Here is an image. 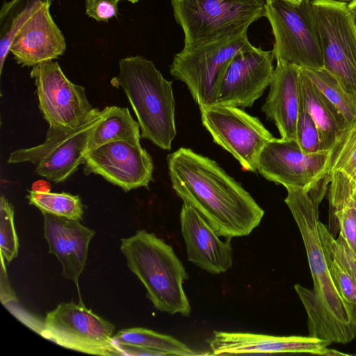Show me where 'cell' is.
<instances>
[{
    "label": "cell",
    "instance_id": "obj_1",
    "mask_svg": "<svg viewBox=\"0 0 356 356\" xmlns=\"http://www.w3.org/2000/svg\"><path fill=\"white\" fill-rule=\"evenodd\" d=\"M172 187L184 204L191 206L218 236L249 235L264 211L250 194L215 161L180 147L167 156Z\"/></svg>",
    "mask_w": 356,
    "mask_h": 356
},
{
    "label": "cell",
    "instance_id": "obj_2",
    "mask_svg": "<svg viewBox=\"0 0 356 356\" xmlns=\"http://www.w3.org/2000/svg\"><path fill=\"white\" fill-rule=\"evenodd\" d=\"M285 203L299 229L313 280V289H294L307 314L309 336L346 343L356 337V313L344 301L332 279L320 240L318 206L302 188L285 187Z\"/></svg>",
    "mask_w": 356,
    "mask_h": 356
},
{
    "label": "cell",
    "instance_id": "obj_3",
    "mask_svg": "<svg viewBox=\"0 0 356 356\" xmlns=\"http://www.w3.org/2000/svg\"><path fill=\"white\" fill-rule=\"evenodd\" d=\"M128 268L147 291L154 307L169 314L189 316L191 307L183 288L188 275L171 245L152 233L138 230L121 239Z\"/></svg>",
    "mask_w": 356,
    "mask_h": 356
},
{
    "label": "cell",
    "instance_id": "obj_4",
    "mask_svg": "<svg viewBox=\"0 0 356 356\" xmlns=\"http://www.w3.org/2000/svg\"><path fill=\"white\" fill-rule=\"evenodd\" d=\"M52 0L4 1L0 15V71L9 52L22 67L62 56L65 37L49 10Z\"/></svg>",
    "mask_w": 356,
    "mask_h": 356
},
{
    "label": "cell",
    "instance_id": "obj_5",
    "mask_svg": "<svg viewBox=\"0 0 356 356\" xmlns=\"http://www.w3.org/2000/svg\"><path fill=\"white\" fill-rule=\"evenodd\" d=\"M119 69L113 79L129 101L141 138L170 150L177 134L172 82L166 80L151 60L140 55L120 59Z\"/></svg>",
    "mask_w": 356,
    "mask_h": 356
},
{
    "label": "cell",
    "instance_id": "obj_6",
    "mask_svg": "<svg viewBox=\"0 0 356 356\" xmlns=\"http://www.w3.org/2000/svg\"><path fill=\"white\" fill-rule=\"evenodd\" d=\"M173 15L192 49L248 31L266 17V0H171Z\"/></svg>",
    "mask_w": 356,
    "mask_h": 356
},
{
    "label": "cell",
    "instance_id": "obj_7",
    "mask_svg": "<svg viewBox=\"0 0 356 356\" xmlns=\"http://www.w3.org/2000/svg\"><path fill=\"white\" fill-rule=\"evenodd\" d=\"M106 113V107L102 111L95 108L79 126L49 127L43 143L11 152L7 162L31 163L38 175L54 183L64 181L84 163L89 140Z\"/></svg>",
    "mask_w": 356,
    "mask_h": 356
},
{
    "label": "cell",
    "instance_id": "obj_8",
    "mask_svg": "<svg viewBox=\"0 0 356 356\" xmlns=\"http://www.w3.org/2000/svg\"><path fill=\"white\" fill-rule=\"evenodd\" d=\"M266 17L275 38L273 51L276 61L282 60L300 68H324L310 0L293 4L284 0L266 2Z\"/></svg>",
    "mask_w": 356,
    "mask_h": 356
},
{
    "label": "cell",
    "instance_id": "obj_9",
    "mask_svg": "<svg viewBox=\"0 0 356 356\" xmlns=\"http://www.w3.org/2000/svg\"><path fill=\"white\" fill-rule=\"evenodd\" d=\"M248 31L192 49H183L174 56L170 73L184 82L200 110L214 105L220 78L232 58L254 47Z\"/></svg>",
    "mask_w": 356,
    "mask_h": 356
},
{
    "label": "cell",
    "instance_id": "obj_10",
    "mask_svg": "<svg viewBox=\"0 0 356 356\" xmlns=\"http://www.w3.org/2000/svg\"><path fill=\"white\" fill-rule=\"evenodd\" d=\"M324 68L356 102V31L348 2L310 0Z\"/></svg>",
    "mask_w": 356,
    "mask_h": 356
},
{
    "label": "cell",
    "instance_id": "obj_11",
    "mask_svg": "<svg viewBox=\"0 0 356 356\" xmlns=\"http://www.w3.org/2000/svg\"><path fill=\"white\" fill-rule=\"evenodd\" d=\"M115 326L79 304L62 302L48 312L40 334L64 348L83 353L122 355L113 340Z\"/></svg>",
    "mask_w": 356,
    "mask_h": 356
},
{
    "label": "cell",
    "instance_id": "obj_12",
    "mask_svg": "<svg viewBox=\"0 0 356 356\" xmlns=\"http://www.w3.org/2000/svg\"><path fill=\"white\" fill-rule=\"evenodd\" d=\"M203 126L214 143L229 152L243 170L257 172L259 155L274 137L260 120L238 107L213 105L200 110Z\"/></svg>",
    "mask_w": 356,
    "mask_h": 356
},
{
    "label": "cell",
    "instance_id": "obj_13",
    "mask_svg": "<svg viewBox=\"0 0 356 356\" xmlns=\"http://www.w3.org/2000/svg\"><path fill=\"white\" fill-rule=\"evenodd\" d=\"M30 76L35 81L39 108L49 127H75L94 112L84 87L71 82L56 61L33 67Z\"/></svg>",
    "mask_w": 356,
    "mask_h": 356
},
{
    "label": "cell",
    "instance_id": "obj_14",
    "mask_svg": "<svg viewBox=\"0 0 356 356\" xmlns=\"http://www.w3.org/2000/svg\"><path fill=\"white\" fill-rule=\"evenodd\" d=\"M328 150L305 154L296 139L274 138L262 149L257 171L267 180L284 187L309 191L326 175Z\"/></svg>",
    "mask_w": 356,
    "mask_h": 356
},
{
    "label": "cell",
    "instance_id": "obj_15",
    "mask_svg": "<svg viewBox=\"0 0 356 356\" xmlns=\"http://www.w3.org/2000/svg\"><path fill=\"white\" fill-rule=\"evenodd\" d=\"M274 59L273 50L255 47L236 54L220 78L214 105L251 107L271 83Z\"/></svg>",
    "mask_w": 356,
    "mask_h": 356
},
{
    "label": "cell",
    "instance_id": "obj_16",
    "mask_svg": "<svg viewBox=\"0 0 356 356\" xmlns=\"http://www.w3.org/2000/svg\"><path fill=\"white\" fill-rule=\"evenodd\" d=\"M83 164L86 175H99L125 191L148 188L152 180L153 161L140 145L124 141L104 144L89 154Z\"/></svg>",
    "mask_w": 356,
    "mask_h": 356
},
{
    "label": "cell",
    "instance_id": "obj_17",
    "mask_svg": "<svg viewBox=\"0 0 356 356\" xmlns=\"http://www.w3.org/2000/svg\"><path fill=\"white\" fill-rule=\"evenodd\" d=\"M211 353L225 356L261 353H309L325 355L330 341L314 337H277L250 332L214 331L207 340Z\"/></svg>",
    "mask_w": 356,
    "mask_h": 356
},
{
    "label": "cell",
    "instance_id": "obj_18",
    "mask_svg": "<svg viewBox=\"0 0 356 356\" xmlns=\"http://www.w3.org/2000/svg\"><path fill=\"white\" fill-rule=\"evenodd\" d=\"M179 220L189 261L213 275L225 273L232 268V238L220 240L209 224L190 205L183 204Z\"/></svg>",
    "mask_w": 356,
    "mask_h": 356
},
{
    "label": "cell",
    "instance_id": "obj_19",
    "mask_svg": "<svg viewBox=\"0 0 356 356\" xmlns=\"http://www.w3.org/2000/svg\"><path fill=\"white\" fill-rule=\"evenodd\" d=\"M44 236L49 245V253L60 263L62 275L79 288V279L86 266L89 243L95 231L78 220L68 219L50 213H42Z\"/></svg>",
    "mask_w": 356,
    "mask_h": 356
},
{
    "label": "cell",
    "instance_id": "obj_20",
    "mask_svg": "<svg viewBox=\"0 0 356 356\" xmlns=\"http://www.w3.org/2000/svg\"><path fill=\"white\" fill-rule=\"evenodd\" d=\"M300 67L277 60L261 111L285 140L296 138Z\"/></svg>",
    "mask_w": 356,
    "mask_h": 356
},
{
    "label": "cell",
    "instance_id": "obj_21",
    "mask_svg": "<svg viewBox=\"0 0 356 356\" xmlns=\"http://www.w3.org/2000/svg\"><path fill=\"white\" fill-rule=\"evenodd\" d=\"M299 89L318 129L321 151L329 150L347 125L338 108L300 68Z\"/></svg>",
    "mask_w": 356,
    "mask_h": 356
},
{
    "label": "cell",
    "instance_id": "obj_22",
    "mask_svg": "<svg viewBox=\"0 0 356 356\" xmlns=\"http://www.w3.org/2000/svg\"><path fill=\"white\" fill-rule=\"evenodd\" d=\"M329 189L330 233L339 230V235L346 241L356 254V207L353 197L355 182L344 173H330Z\"/></svg>",
    "mask_w": 356,
    "mask_h": 356
},
{
    "label": "cell",
    "instance_id": "obj_23",
    "mask_svg": "<svg viewBox=\"0 0 356 356\" xmlns=\"http://www.w3.org/2000/svg\"><path fill=\"white\" fill-rule=\"evenodd\" d=\"M106 113L92 134L86 156L99 147L111 142L124 141L140 145V125L126 107L106 106Z\"/></svg>",
    "mask_w": 356,
    "mask_h": 356
},
{
    "label": "cell",
    "instance_id": "obj_24",
    "mask_svg": "<svg viewBox=\"0 0 356 356\" xmlns=\"http://www.w3.org/2000/svg\"><path fill=\"white\" fill-rule=\"evenodd\" d=\"M113 341L120 346L149 349L165 355L195 356L202 354L194 352L187 345L167 334H160L143 327L121 330L113 336Z\"/></svg>",
    "mask_w": 356,
    "mask_h": 356
},
{
    "label": "cell",
    "instance_id": "obj_25",
    "mask_svg": "<svg viewBox=\"0 0 356 356\" xmlns=\"http://www.w3.org/2000/svg\"><path fill=\"white\" fill-rule=\"evenodd\" d=\"M318 229L321 246L334 285L344 301L356 313V280L343 266L336 255L334 248L335 237L320 221Z\"/></svg>",
    "mask_w": 356,
    "mask_h": 356
},
{
    "label": "cell",
    "instance_id": "obj_26",
    "mask_svg": "<svg viewBox=\"0 0 356 356\" xmlns=\"http://www.w3.org/2000/svg\"><path fill=\"white\" fill-rule=\"evenodd\" d=\"M305 75L338 108L347 123L356 119V102L326 69L300 68Z\"/></svg>",
    "mask_w": 356,
    "mask_h": 356
},
{
    "label": "cell",
    "instance_id": "obj_27",
    "mask_svg": "<svg viewBox=\"0 0 356 356\" xmlns=\"http://www.w3.org/2000/svg\"><path fill=\"white\" fill-rule=\"evenodd\" d=\"M339 171L353 179L356 177V119L347 124L328 150L325 172Z\"/></svg>",
    "mask_w": 356,
    "mask_h": 356
},
{
    "label": "cell",
    "instance_id": "obj_28",
    "mask_svg": "<svg viewBox=\"0 0 356 356\" xmlns=\"http://www.w3.org/2000/svg\"><path fill=\"white\" fill-rule=\"evenodd\" d=\"M26 196L30 204L42 213H50L68 219L82 220L83 206L79 195L67 193H38L29 191Z\"/></svg>",
    "mask_w": 356,
    "mask_h": 356
},
{
    "label": "cell",
    "instance_id": "obj_29",
    "mask_svg": "<svg viewBox=\"0 0 356 356\" xmlns=\"http://www.w3.org/2000/svg\"><path fill=\"white\" fill-rule=\"evenodd\" d=\"M19 242L14 225V211L4 195L0 199L1 257L9 264L18 254Z\"/></svg>",
    "mask_w": 356,
    "mask_h": 356
},
{
    "label": "cell",
    "instance_id": "obj_30",
    "mask_svg": "<svg viewBox=\"0 0 356 356\" xmlns=\"http://www.w3.org/2000/svg\"><path fill=\"white\" fill-rule=\"evenodd\" d=\"M296 139L305 154H312L321 151L318 129L307 109L300 89Z\"/></svg>",
    "mask_w": 356,
    "mask_h": 356
},
{
    "label": "cell",
    "instance_id": "obj_31",
    "mask_svg": "<svg viewBox=\"0 0 356 356\" xmlns=\"http://www.w3.org/2000/svg\"><path fill=\"white\" fill-rule=\"evenodd\" d=\"M120 0H86V14L97 22H108L118 14Z\"/></svg>",
    "mask_w": 356,
    "mask_h": 356
},
{
    "label": "cell",
    "instance_id": "obj_32",
    "mask_svg": "<svg viewBox=\"0 0 356 356\" xmlns=\"http://www.w3.org/2000/svg\"><path fill=\"white\" fill-rule=\"evenodd\" d=\"M334 248L341 264L356 280V254L340 235L334 238Z\"/></svg>",
    "mask_w": 356,
    "mask_h": 356
},
{
    "label": "cell",
    "instance_id": "obj_33",
    "mask_svg": "<svg viewBox=\"0 0 356 356\" xmlns=\"http://www.w3.org/2000/svg\"><path fill=\"white\" fill-rule=\"evenodd\" d=\"M1 301L3 305L12 301L17 302V298L8 280L5 261L1 257Z\"/></svg>",
    "mask_w": 356,
    "mask_h": 356
},
{
    "label": "cell",
    "instance_id": "obj_34",
    "mask_svg": "<svg viewBox=\"0 0 356 356\" xmlns=\"http://www.w3.org/2000/svg\"><path fill=\"white\" fill-rule=\"evenodd\" d=\"M51 190V185L44 180H38L35 181L31 186V191L38 193H49Z\"/></svg>",
    "mask_w": 356,
    "mask_h": 356
},
{
    "label": "cell",
    "instance_id": "obj_35",
    "mask_svg": "<svg viewBox=\"0 0 356 356\" xmlns=\"http://www.w3.org/2000/svg\"><path fill=\"white\" fill-rule=\"evenodd\" d=\"M348 9L356 31V0L348 2Z\"/></svg>",
    "mask_w": 356,
    "mask_h": 356
},
{
    "label": "cell",
    "instance_id": "obj_36",
    "mask_svg": "<svg viewBox=\"0 0 356 356\" xmlns=\"http://www.w3.org/2000/svg\"><path fill=\"white\" fill-rule=\"evenodd\" d=\"M326 356H336V355H347L346 353L339 352L337 350L327 348L325 355Z\"/></svg>",
    "mask_w": 356,
    "mask_h": 356
},
{
    "label": "cell",
    "instance_id": "obj_37",
    "mask_svg": "<svg viewBox=\"0 0 356 356\" xmlns=\"http://www.w3.org/2000/svg\"><path fill=\"white\" fill-rule=\"evenodd\" d=\"M269 1H270V0H266V2ZM284 1H288V2L293 3V4H298L301 2L302 0H284Z\"/></svg>",
    "mask_w": 356,
    "mask_h": 356
},
{
    "label": "cell",
    "instance_id": "obj_38",
    "mask_svg": "<svg viewBox=\"0 0 356 356\" xmlns=\"http://www.w3.org/2000/svg\"><path fill=\"white\" fill-rule=\"evenodd\" d=\"M353 197L355 204L356 207V183H355V185L354 186L353 191Z\"/></svg>",
    "mask_w": 356,
    "mask_h": 356
},
{
    "label": "cell",
    "instance_id": "obj_39",
    "mask_svg": "<svg viewBox=\"0 0 356 356\" xmlns=\"http://www.w3.org/2000/svg\"><path fill=\"white\" fill-rule=\"evenodd\" d=\"M125 1H128L131 2V3H136L138 2L140 0H125Z\"/></svg>",
    "mask_w": 356,
    "mask_h": 356
},
{
    "label": "cell",
    "instance_id": "obj_40",
    "mask_svg": "<svg viewBox=\"0 0 356 356\" xmlns=\"http://www.w3.org/2000/svg\"><path fill=\"white\" fill-rule=\"evenodd\" d=\"M335 1H343V2H350L353 0H335Z\"/></svg>",
    "mask_w": 356,
    "mask_h": 356
},
{
    "label": "cell",
    "instance_id": "obj_41",
    "mask_svg": "<svg viewBox=\"0 0 356 356\" xmlns=\"http://www.w3.org/2000/svg\"><path fill=\"white\" fill-rule=\"evenodd\" d=\"M353 180L355 181V182L356 183V177L353 179Z\"/></svg>",
    "mask_w": 356,
    "mask_h": 356
}]
</instances>
